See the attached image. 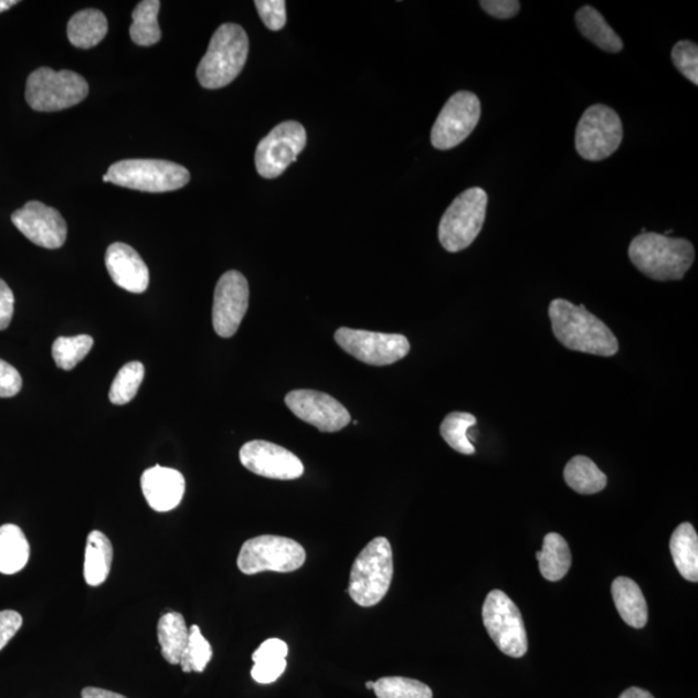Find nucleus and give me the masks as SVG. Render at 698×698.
<instances>
[{"label": "nucleus", "mask_w": 698, "mask_h": 698, "mask_svg": "<svg viewBox=\"0 0 698 698\" xmlns=\"http://www.w3.org/2000/svg\"><path fill=\"white\" fill-rule=\"evenodd\" d=\"M549 316L553 336L571 351L612 358L618 352V340L601 318L585 306L565 299L550 303Z\"/></svg>", "instance_id": "f257e3e1"}, {"label": "nucleus", "mask_w": 698, "mask_h": 698, "mask_svg": "<svg viewBox=\"0 0 698 698\" xmlns=\"http://www.w3.org/2000/svg\"><path fill=\"white\" fill-rule=\"evenodd\" d=\"M628 257L643 275L656 281H678L695 262L688 240L658 233H641L628 247Z\"/></svg>", "instance_id": "f03ea898"}, {"label": "nucleus", "mask_w": 698, "mask_h": 698, "mask_svg": "<svg viewBox=\"0 0 698 698\" xmlns=\"http://www.w3.org/2000/svg\"><path fill=\"white\" fill-rule=\"evenodd\" d=\"M248 56V36L237 24H224L212 35L207 55L197 67L200 85L223 88L236 80Z\"/></svg>", "instance_id": "7ed1b4c3"}, {"label": "nucleus", "mask_w": 698, "mask_h": 698, "mask_svg": "<svg viewBox=\"0 0 698 698\" xmlns=\"http://www.w3.org/2000/svg\"><path fill=\"white\" fill-rule=\"evenodd\" d=\"M392 577L391 543L384 537H377L356 558L349 575L348 593L356 604L370 609L381 603L389 593Z\"/></svg>", "instance_id": "20e7f679"}, {"label": "nucleus", "mask_w": 698, "mask_h": 698, "mask_svg": "<svg viewBox=\"0 0 698 698\" xmlns=\"http://www.w3.org/2000/svg\"><path fill=\"white\" fill-rule=\"evenodd\" d=\"M109 183L148 193L178 191L191 180L184 166L163 159H125L109 167Z\"/></svg>", "instance_id": "39448f33"}, {"label": "nucleus", "mask_w": 698, "mask_h": 698, "mask_svg": "<svg viewBox=\"0 0 698 698\" xmlns=\"http://www.w3.org/2000/svg\"><path fill=\"white\" fill-rule=\"evenodd\" d=\"M488 194L482 188H469L447 208L438 225L440 244L450 253H459L473 245L487 216Z\"/></svg>", "instance_id": "423d86ee"}, {"label": "nucleus", "mask_w": 698, "mask_h": 698, "mask_svg": "<svg viewBox=\"0 0 698 698\" xmlns=\"http://www.w3.org/2000/svg\"><path fill=\"white\" fill-rule=\"evenodd\" d=\"M88 91V83L77 73L41 67L29 75L25 96L30 108L50 113L82 103Z\"/></svg>", "instance_id": "0eeeda50"}, {"label": "nucleus", "mask_w": 698, "mask_h": 698, "mask_svg": "<svg viewBox=\"0 0 698 698\" xmlns=\"http://www.w3.org/2000/svg\"><path fill=\"white\" fill-rule=\"evenodd\" d=\"M305 548L292 538L260 536L242 544L237 565L242 573L253 575L262 572L290 573L306 563Z\"/></svg>", "instance_id": "6e6552de"}, {"label": "nucleus", "mask_w": 698, "mask_h": 698, "mask_svg": "<svg viewBox=\"0 0 698 698\" xmlns=\"http://www.w3.org/2000/svg\"><path fill=\"white\" fill-rule=\"evenodd\" d=\"M624 138L617 112L597 104L582 114L575 130V149L588 161H603L618 149Z\"/></svg>", "instance_id": "1a4fd4ad"}, {"label": "nucleus", "mask_w": 698, "mask_h": 698, "mask_svg": "<svg viewBox=\"0 0 698 698\" xmlns=\"http://www.w3.org/2000/svg\"><path fill=\"white\" fill-rule=\"evenodd\" d=\"M483 621L500 652L514 658L527 654L528 636L521 613L504 591L493 590L485 599Z\"/></svg>", "instance_id": "9d476101"}, {"label": "nucleus", "mask_w": 698, "mask_h": 698, "mask_svg": "<svg viewBox=\"0 0 698 698\" xmlns=\"http://www.w3.org/2000/svg\"><path fill=\"white\" fill-rule=\"evenodd\" d=\"M306 128L295 120L279 124L257 144L255 151L256 171L264 179L281 177L287 167L297 161L306 148Z\"/></svg>", "instance_id": "9b49d317"}, {"label": "nucleus", "mask_w": 698, "mask_h": 698, "mask_svg": "<svg viewBox=\"0 0 698 698\" xmlns=\"http://www.w3.org/2000/svg\"><path fill=\"white\" fill-rule=\"evenodd\" d=\"M482 116L479 97L459 91L444 105L431 131V142L438 150H450L473 134Z\"/></svg>", "instance_id": "f8f14e48"}, {"label": "nucleus", "mask_w": 698, "mask_h": 698, "mask_svg": "<svg viewBox=\"0 0 698 698\" xmlns=\"http://www.w3.org/2000/svg\"><path fill=\"white\" fill-rule=\"evenodd\" d=\"M336 340L355 359L373 367L391 366L411 351V343L400 334L340 328L336 332Z\"/></svg>", "instance_id": "ddd939ff"}, {"label": "nucleus", "mask_w": 698, "mask_h": 698, "mask_svg": "<svg viewBox=\"0 0 698 698\" xmlns=\"http://www.w3.org/2000/svg\"><path fill=\"white\" fill-rule=\"evenodd\" d=\"M248 283L242 273L230 271L218 281L212 307V325L219 337L237 332L248 308Z\"/></svg>", "instance_id": "4468645a"}, {"label": "nucleus", "mask_w": 698, "mask_h": 698, "mask_svg": "<svg viewBox=\"0 0 698 698\" xmlns=\"http://www.w3.org/2000/svg\"><path fill=\"white\" fill-rule=\"evenodd\" d=\"M240 459L248 472L267 479L295 480L305 474V466L297 455L263 440H254L242 446Z\"/></svg>", "instance_id": "2eb2a0df"}, {"label": "nucleus", "mask_w": 698, "mask_h": 698, "mask_svg": "<svg viewBox=\"0 0 698 698\" xmlns=\"http://www.w3.org/2000/svg\"><path fill=\"white\" fill-rule=\"evenodd\" d=\"M285 402L299 420L321 432H338L351 422V414L329 394L313 390L287 393Z\"/></svg>", "instance_id": "dca6fc26"}, {"label": "nucleus", "mask_w": 698, "mask_h": 698, "mask_svg": "<svg viewBox=\"0 0 698 698\" xmlns=\"http://www.w3.org/2000/svg\"><path fill=\"white\" fill-rule=\"evenodd\" d=\"M12 223L34 245L44 248H60L67 237L65 219L55 209L42 202L30 201L14 211Z\"/></svg>", "instance_id": "f3484780"}, {"label": "nucleus", "mask_w": 698, "mask_h": 698, "mask_svg": "<svg viewBox=\"0 0 698 698\" xmlns=\"http://www.w3.org/2000/svg\"><path fill=\"white\" fill-rule=\"evenodd\" d=\"M106 269L114 284L133 294H141L149 286V269L135 248L116 242L106 250Z\"/></svg>", "instance_id": "a211bd4d"}, {"label": "nucleus", "mask_w": 698, "mask_h": 698, "mask_svg": "<svg viewBox=\"0 0 698 698\" xmlns=\"http://www.w3.org/2000/svg\"><path fill=\"white\" fill-rule=\"evenodd\" d=\"M142 495L157 512H169L183 500L186 479L178 469L155 466L141 476Z\"/></svg>", "instance_id": "6ab92c4d"}, {"label": "nucleus", "mask_w": 698, "mask_h": 698, "mask_svg": "<svg viewBox=\"0 0 698 698\" xmlns=\"http://www.w3.org/2000/svg\"><path fill=\"white\" fill-rule=\"evenodd\" d=\"M614 604L628 626L643 628L648 622V604L637 583L627 577H618L612 583Z\"/></svg>", "instance_id": "aec40b11"}, {"label": "nucleus", "mask_w": 698, "mask_h": 698, "mask_svg": "<svg viewBox=\"0 0 698 698\" xmlns=\"http://www.w3.org/2000/svg\"><path fill=\"white\" fill-rule=\"evenodd\" d=\"M113 561V544L101 530H93L87 537L85 553V580L87 585L97 588L108 579Z\"/></svg>", "instance_id": "412c9836"}, {"label": "nucleus", "mask_w": 698, "mask_h": 698, "mask_svg": "<svg viewBox=\"0 0 698 698\" xmlns=\"http://www.w3.org/2000/svg\"><path fill=\"white\" fill-rule=\"evenodd\" d=\"M157 634L166 662L179 665L189 641V628L183 614L179 612L163 614L158 621Z\"/></svg>", "instance_id": "4be33fe9"}, {"label": "nucleus", "mask_w": 698, "mask_h": 698, "mask_svg": "<svg viewBox=\"0 0 698 698\" xmlns=\"http://www.w3.org/2000/svg\"><path fill=\"white\" fill-rule=\"evenodd\" d=\"M671 557L683 579L698 581V536L689 522L674 530L670 540Z\"/></svg>", "instance_id": "5701e85b"}, {"label": "nucleus", "mask_w": 698, "mask_h": 698, "mask_svg": "<svg viewBox=\"0 0 698 698\" xmlns=\"http://www.w3.org/2000/svg\"><path fill=\"white\" fill-rule=\"evenodd\" d=\"M108 20L98 10L75 13L67 24V38L74 47L88 50L101 43L108 33Z\"/></svg>", "instance_id": "b1692460"}, {"label": "nucleus", "mask_w": 698, "mask_h": 698, "mask_svg": "<svg viewBox=\"0 0 698 698\" xmlns=\"http://www.w3.org/2000/svg\"><path fill=\"white\" fill-rule=\"evenodd\" d=\"M577 28L583 36L593 42L596 47L616 53L624 49L621 38L611 28L609 22L597 12L594 7L585 6L575 13Z\"/></svg>", "instance_id": "393cba45"}, {"label": "nucleus", "mask_w": 698, "mask_h": 698, "mask_svg": "<svg viewBox=\"0 0 698 698\" xmlns=\"http://www.w3.org/2000/svg\"><path fill=\"white\" fill-rule=\"evenodd\" d=\"M30 546L24 532L14 524L0 527V573L11 575L28 564Z\"/></svg>", "instance_id": "a878e982"}, {"label": "nucleus", "mask_w": 698, "mask_h": 698, "mask_svg": "<svg viewBox=\"0 0 698 698\" xmlns=\"http://www.w3.org/2000/svg\"><path fill=\"white\" fill-rule=\"evenodd\" d=\"M540 571L544 580H563L572 565V553L563 537L550 533L544 537L542 551L537 552Z\"/></svg>", "instance_id": "bb28decb"}, {"label": "nucleus", "mask_w": 698, "mask_h": 698, "mask_svg": "<svg viewBox=\"0 0 698 698\" xmlns=\"http://www.w3.org/2000/svg\"><path fill=\"white\" fill-rule=\"evenodd\" d=\"M564 479L569 488L580 495H595L606 487V476L593 461L583 455H577L567 463Z\"/></svg>", "instance_id": "cd10ccee"}, {"label": "nucleus", "mask_w": 698, "mask_h": 698, "mask_svg": "<svg viewBox=\"0 0 698 698\" xmlns=\"http://www.w3.org/2000/svg\"><path fill=\"white\" fill-rule=\"evenodd\" d=\"M161 2L158 0H142L133 12L130 35L134 43L150 47L161 41L162 32L158 24V12Z\"/></svg>", "instance_id": "c85d7f7f"}, {"label": "nucleus", "mask_w": 698, "mask_h": 698, "mask_svg": "<svg viewBox=\"0 0 698 698\" xmlns=\"http://www.w3.org/2000/svg\"><path fill=\"white\" fill-rule=\"evenodd\" d=\"M477 423L476 416L469 413L454 412L447 414L440 426V434L454 450L461 454L473 455L476 450L468 440V431Z\"/></svg>", "instance_id": "c756f323"}, {"label": "nucleus", "mask_w": 698, "mask_h": 698, "mask_svg": "<svg viewBox=\"0 0 698 698\" xmlns=\"http://www.w3.org/2000/svg\"><path fill=\"white\" fill-rule=\"evenodd\" d=\"M146 369L139 361L126 363L118 371L110 387L109 400L114 405H126L133 401L140 389Z\"/></svg>", "instance_id": "7c9ffc66"}, {"label": "nucleus", "mask_w": 698, "mask_h": 698, "mask_svg": "<svg viewBox=\"0 0 698 698\" xmlns=\"http://www.w3.org/2000/svg\"><path fill=\"white\" fill-rule=\"evenodd\" d=\"M93 346L89 336L60 337L52 346V358L60 369L71 371L85 360Z\"/></svg>", "instance_id": "2f4dec72"}, {"label": "nucleus", "mask_w": 698, "mask_h": 698, "mask_svg": "<svg viewBox=\"0 0 698 698\" xmlns=\"http://www.w3.org/2000/svg\"><path fill=\"white\" fill-rule=\"evenodd\" d=\"M378 698H432V689L424 683L402 677L382 678L376 681Z\"/></svg>", "instance_id": "473e14b6"}, {"label": "nucleus", "mask_w": 698, "mask_h": 698, "mask_svg": "<svg viewBox=\"0 0 698 698\" xmlns=\"http://www.w3.org/2000/svg\"><path fill=\"white\" fill-rule=\"evenodd\" d=\"M212 658V647L201 633V628L193 625L189 628V641L183 657L180 659L184 673H203Z\"/></svg>", "instance_id": "72a5a7b5"}, {"label": "nucleus", "mask_w": 698, "mask_h": 698, "mask_svg": "<svg viewBox=\"0 0 698 698\" xmlns=\"http://www.w3.org/2000/svg\"><path fill=\"white\" fill-rule=\"evenodd\" d=\"M671 59L675 67L692 82L698 85V47L690 41H680L674 45Z\"/></svg>", "instance_id": "f704fd0d"}, {"label": "nucleus", "mask_w": 698, "mask_h": 698, "mask_svg": "<svg viewBox=\"0 0 698 698\" xmlns=\"http://www.w3.org/2000/svg\"><path fill=\"white\" fill-rule=\"evenodd\" d=\"M255 7L264 25L272 32L284 29L287 20L284 0H256Z\"/></svg>", "instance_id": "c9c22d12"}, {"label": "nucleus", "mask_w": 698, "mask_h": 698, "mask_svg": "<svg viewBox=\"0 0 698 698\" xmlns=\"http://www.w3.org/2000/svg\"><path fill=\"white\" fill-rule=\"evenodd\" d=\"M22 378L9 362L0 360V398H13L21 391Z\"/></svg>", "instance_id": "e433bc0d"}, {"label": "nucleus", "mask_w": 698, "mask_h": 698, "mask_svg": "<svg viewBox=\"0 0 698 698\" xmlns=\"http://www.w3.org/2000/svg\"><path fill=\"white\" fill-rule=\"evenodd\" d=\"M287 655V644L284 641L272 637V639L262 643V646L254 652L253 662L254 664L264 662H279V659H286Z\"/></svg>", "instance_id": "4c0bfd02"}, {"label": "nucleus", "mask_w": 698, "mask_h": 698, "mask_svg": "<svg viewBox=\"0 0 698 698\" xmlns=\"http://www.w3.org/2000/svg\"><path fill=\"white\" fill-rule=\"evenodd\" d=\"M286 659L279 662H264L254 664L252 677L260 685H271L276 681L286 670Z\"/></svg>", "instance_id": "58836bf2"}, {"label": "nucleus", "mask_w": 698, "mask_h": 698, "mask_svg": "<svg viewBox=\"0 0 698 698\" xmlns=\"http://www.w3.org/2000/svg\"><path fill=\"white\" fill-rule=\"evenodd\" d=\"M479 4L490 17L500 20L512 19L520 11V2L516 0H482Z\"/></svg>", "instance_id": "ea45409f"}, {"label": "nucleus", "mask_w": 698, "mask_h": 698, "mask_svg": "<svg viewBox=\"0 0 698 698\" xmlns=\"http://www.w3.org/2000/svg\"><path fill=\"white\" fill-rule=\"evenodd\" d=\"M22 626V616L17 611L0 612V651L12 641Z\"/></svg>", "instance_id": "a19ab883"}, {"label": "nucleus", "mask_w": 698, "mask_h": 698, "mask_svg": "<svg viewBox=\"0 0 698 698\" xmlns=\"http://www.w3.org/2000/svg\"><path fill=\"white\" fill-rule=\"evenodd\" d=\"M14 310V295L9 285L0 278V330L9 328Z\"/></svg>", "instance_id": "79ce46f5"}, {"label": "nucleus", "mask_w": 698, "mask_h": 698, "mask_svg": "<svg viewBox=\"0 0 698 698\" xmlns=\"http://www.w3.org/2000/svg\"><path fill=\"white\" fill-rule=\"evenodd\" d=\"M82 698H127L124 695L112 692V690L87 687L82 689Z\"/></svg>", "instance_id": "37998d69"}, {"label": "nucleus", "mask_w": 698, "mask_h": 698, "mask_svg": "<svg viewBox=\"0 0 698 698\" xmlns=\"http://www.w3.org/2000/svg\"><path fill=\"white\" fill-rule=\"evenodd\" d=\"M620 698H655L652 694L646 689L632 687L625 690L624 694H621Z\"/></svg>", "instance_id": "c03bdc74"}, {"label": "nucleus", "mask_w": 698, "mask_h": 698, "mask_svg": "<svg viewBox=\"0 0 698 698\" xmlns=\"http://www.w3.org/2000/svg\"><path fill=\"white\" fill-rule=\"evenodd\" d=\"M17 4H19L18 0H0V13L9 11Z\"/></svg>", "instance_id": "a18cd8bd"}, {"label": "nucleus", "mask_w": 698, "mask_h": 698, "mask_svg": "<svg viewBox=\"0 0 698 698\" xmlns=\"http://www.w3.org/2000/svg\"><path fill=\"white\" fill-rule=\"evenodd\" d=\"M374 686H376V681H368L367 683V688L368 689H374Z\"/></svg>", "instance_id": "49530a36"}, {"label": "nucleus", "mask_w": 698, "mask_h": 698, "mask_svg": "<svg viewBox=\"0 0 698 698\" xmlns=\"http://www.w3.org/2000/svg\"><path fill=\"white\" fill-rule=\"evenodd\" d=\"M103 180H104V183H109L108 174L105 173L103 177Z\"/></svg>", "instance_id": "de8ad7c7"}]
</instances>
